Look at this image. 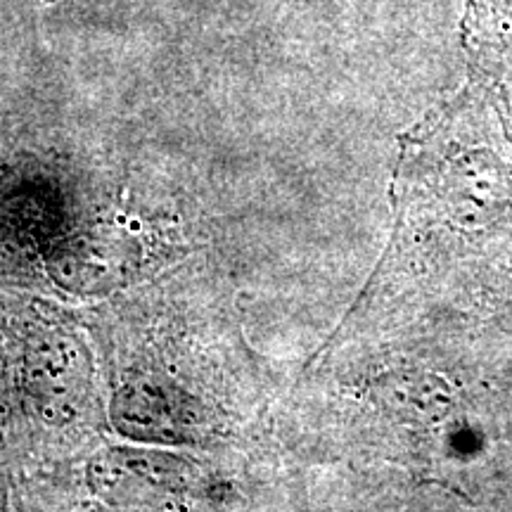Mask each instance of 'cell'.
Returning a JSON list of instances; mask_svg holds the SVG:
<instances>
[{
  "label": "cell",
  "instance_id": "6da1fadb",
  "mask_svg": "<svg viewBox=\"0 0 512 512\" xmlns=\"http://www.w3.org/2000/svg\"><path fill=\"white\" fill-rule=\"evenodd\" d=\"M46 3H55V0H46Z\"/></svg>",
  "mask_w": 512,
  "mask_h": 512
}]
</instances>
